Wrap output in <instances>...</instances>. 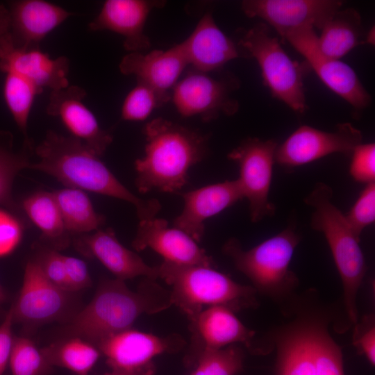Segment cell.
<instances>
[{
  "label": "cell",
  "mask_w": 375,
  "mask_h": 375,
  "mask_svg": "<svg viewBox=\"0 0 375 375\" xmlns=\"http://www.w3.org/2000/svg\"><path fill=\"white\" fill-rule=\"evenodd\" d=\"M22 225L8 211L0 208V257L11 253L22 237Z\"/></svg>",
  "instance_id": "f35d334b"
},
{
  "label": "cell",
  "mask_w": 375,
  "mask_h": 375,
  "mask_svg": "<svg viewBox=\"0 0 375 375\" xmlns=\"http://www.w3.org/2000/svg\"><path fill=\"white\" fill-rule=\"evenodd\" d=\"M52 193L70 235L86 234L99 229L103 224V217L95 211L83 190L65 188Z\"/></svg>",
  "instance_id": "4316f807"
},
{
  "label": "cell",
  "mask_w": 375,
  "mask_h": 375,
  "mask_svg": "<svg viewBox=\"0 0 375 375\" xmlns=\"http://www.w3.org/2000/svg\"><path fill=\"white\" fill-rule=\"evenodd\" d=\"M165 1L107 0L98 15L89 24L91 31H110L124 37V47L131 52H141L151 46L144 33L147 18Z\"/></svg>",
  "instance_id": "ac0fdd59"
},
{
  "label": "cell",
  "mask_w": 375,
  "mask_h": 375,
  "mask_svg": "<svg viewBox=\"0 0 375 375\" xmlns=\"http://www.w3.org/2000/svg\"><path fill=\"white\" fill-rule=\"evenodd\" d=\"M299 242L300 236L290 224L249 250L243 249L238 240L231 238L223 251L252 282L256 292L278 297L287 294L297 283L290 264Z\"/></svg>",
  "instance_id": "8992f818"
},
{
  "label": "cell",
  "mask_w": 375,
  "mask_h": 375,
  "mask_svg": "<svg viewBox=\"0 0 375 375\" xmlns=\"http://www.w3.org/2000/svg\"><path fill=\"white\" fill-rule=\"evenodd\" d=\"M155 281L145 278L134 292L124 281L103 280L91 301L72 318L67 333L97 347L108 338L131 328L142 314L167 309L172 305L170 292Z\"/></svg>",
  "instance_id": "7a4b0ae2"
},
{
  "label": "cell",
  "mask_w": 375,
  "mask_h": 375,
  "mask_svg": "<svg viewBox=\"0 0 375 375\" xmlns=\"http://www.w3.org/2000/svg\"><path fill=\"white\" fill-rule=\"evenodd\" d=\"M136 251L150 248L164 258V261L183 265L213 267L212 259L192 237L167 220L156 217L140 221L132 242Z\"/></svg>",
  "instance_id": "e0dca14e"
},
{
  "label": "cell",
  "mask_w": 375,
  "mask_h": 375,
  "mask_svg": "<svg viewBox=\"0 0 375 375\" xmlns=\"http://www.w3.org/2000/svg\"><path fill=\"white\" fill-rule=\"evenodd\" d=\"M6 299V294L4 292L3 289L2 288V286L0 284V304L3 303Z\"/></svg>",
  "instance_id": "bcb514c9"
},
{
  "label": "cell",
  "mask_w": 375,
  "mask_h": 375,
  "mask_svg": "<svg viewBox=\"0 0 375 375\" xmlns=\"http://www.w3.org/2000/svg\"><path fill=\"white\" fill-rule=\"evenodd\" d=\"M168 101L147 85L137 82L126 96L121 109L122 119L125 121L145 120L157 108Z\"/></svg>",
  "instance_id": "e575fe53"
},
{
  "label": "cell",
  "mask_w": 375,
  "mask_h": 375,
  "mask_svg": "<svg viewBox=\"0 0 375 375\" xmlns=\"http://www.w3.org/2000/svg\"><path fill=\"white\" fill-rule=\"evenodd\" d=\"M156 268L158 278L172 287V305L190 320L211 306H224L235 312L257 305L253 287L241 285L212 267L163 261Z\"/></svg>",
  "instance_id": "277c9868"
},
{
  "label": "cell",
  "mask_w": 375,
  "mask_h": 375,
  "mask_svg": "<svg viewBox=\"0 0 375 375\" xmlns=\"http://www.w3.org/2000/svg\"><path fill=\"white\" fill-rule=\"evenodd\" d=\"M362 141V132L349 122L340 124L333 132L303 125L278 144L275 162L294 168L335 153L351 155Z\"/></svg>",
  "instance_id": "7c38bea8"
},
{
  "label": "cell",
  "mask_w": 375,
  "mask_h": 375,
  "mask_svg": "<svg viewBox=\"0 0 375 375\" xmlns=\"http://www.w3.org/2000/svg\"><path fill=\"white\" fill-rule=\"evenodd\" d=\"M105 375H133V374L111 370L110 372L106 373Z\"/></svg>",
  "instance_id": "f6af8a7d"
},
{
  "label": "cell",
  "mask_w": 375,
  "mask_h": 375,
  "mask_svg": "<svg viewBox=\"0 0 375 375\" xmlns=\"http://www.w3.org/2000/svg\"><path fill=\"white\" fill-rule=\"evenodd\" d=\"M35 260L51 283L67 292H71L62 254L56 249H46L40 252Z\"/></svg>",
  "instance_id": "74e56055"
},
{
  "label": "cell",
  "mask_w": 375,
  "mask_h": 375,
  "mask_svg": "<svg viewBox=\"0 0 375 375\" xmlns=\"http://www.w3.org/2000/svg\"><path fill=\"white\" fill-rule=\"evenodd\" d=\"M285 40L305 58L310 69L321 81L353 108L356 115L369 106L371 96L355 71L347 63L326 57L320 51L312 26L290 31L285 36Z\"/></svg>",
  "instance_id": "30bf717a"
},
{
  "label": "cell",
  "mask_w": 375,
  "mask_h": 375,
  "mask_svg": "<svg viewBox=\"0 0 375 375\" xmlns=\"http://www.w3.org/2000/svg\"><path fill=\"white\" fill-rule=\"evenodd\" d=\"M68 294L44 276L35 260L28 261L19 296L10 308L13 322L37 325L58 319L67 308Z\"/></svg>",
  "instance_id": "5bb4252c"
},
{
  "label": "cell",
  "mask_w": 375,
  "mask_h": 375,
  "mask_svg": "<svg viewBox=\"0 0 375 375\" xmlns=\"http://www.w3.org/2000/svg\"><path fill=\"white\" fill-rule=\"evenodd\" d=\"M333 190L319 182L305 198L312 207L310 227L322 233L330 247L341 277L346 312L351 323L358 322L356 299L367 267L358 238L348 224L344 214L333 203Z\"/></svg>",
  "instance_id": "5b68a950"
},
{
  "label": "cell",
  "mask_w": 375,
  "mask_h": 375,
  "mask_svg": "<svg viewBox=\"0 0 375 375\" xmlns=\"http://www.w3.org/2000/svg\"><path fill=\"white\" fill-rule=\"evenodd\" d=\"M238 87V80L231 74L215 78L193 69L176 83L171 99L181 116H197L210 122L222 115L230 116L238 112L239 103L232 93Z\"/></svg>",
  "instance_id": "9c48e42d"
},
{
  "label": "cell",
  "mask_w": 375,
  "mask_h": 375,
  "mask_svg": "<svg viewBox=\"0 0 375 375\" xmlns=\"http://www.w3.org/2000/svg\"><path fill=\"white\" fill-rule=\"evenodd\" d=\"M315 375H344L339 346L322 325L312 324Z\"/></svg>",
  "instance_id": "836d02e7"
},
{
  "label": "cell",
  "mask_w": 375,
  "mask_h": 375,
  "mask_svg": "<svg viewBox=\"0 0 375 375\" xmlns=\"http://www.w3.org/2000/svg\"><path fill=\"white\" fill-rule=\"evenodd\" d=\"M184 206L174 219L176 227L199 242L204 233V222L244 199L237 181H225L181 194Z\"/></svg>",
  "instance_id": "ffe728a7"
},
{
  "label": "cell",
  "mask_w": 375,
  "mask_h": 375,
  "mask_svg": "<svg viewBox=\"0 0 375 375\" xmlns=\"http://www.w3.org/2000/svg\"><path fill=\"white\" fill-rule=\"evenodd\" d=\"M190 321L191 344L196 358L207 349H219L238 343L250 347L255 334L232 310L224 306L206 308Z\"/></svg>",
  "instance_id": "cb8c5ba5"
},
{
  "label": "cell",
  "mask_w": 375,
  "mask_h": 375,
  "mask_svg": "<svg viewBox=\"0 0 375 375\" xmlns=\"http://www.w3.org/2000/svg\"><path fill=\"white\" fill-rule=\"evenodd\" d=\"M277 146L273 139L248 138L228 154V159L239 167L237 181L249 202L250 219L254 223L274 215L276 211L269 194Z\"/></svg>",
  "instance_id": "ba28073f"
},
{
  "label": "cell",
  "mask_w": 375,
  "mask_h": 375,
  "mask_svg": "<svg viewBox=\"0 0 375 375\" xmlns=\"http://www.w3.org/2000/svg\"><path fill=\"white\" fill-rule=\"evenodd\" d=\"M344 215L354 234L360 239L363 230L375 222V182L366 184Z\"/></svg>",
  "instance_id": "d590c367"
},
{
  "label": "cell",
  "mask_w": 375,
  "mask_h": 375,
  "mask_svg": "<svg viewBox=\"0 0 375 375\" xmlns=\"http://www.w3.org/2000/svg\"><path fill=\"white\" fill-rule=\"evenodd\" d=\"M10 33L18 48L40 49L43 39L73 13L43 0H18L8 2Z\"/></svg>",
  "instance_id": "7402d4cb"
},
{
  "label": "cell",
  "mask_w": 375,
  "mask_h": 375,
  "mask_svg": "<svg viewBox=\"0 0 375 375\" xmlns=\"http://www.w3.org/2000/svg\"><path fill=\"white\" fill-rule=\"evenodd\" d=\"M9 365L11 375H49L53 372L41 349L24 337H13Z\"/></svg>",
  "instance_id": "1f68e13d"
},
{
  "label": "cell",
  "mask_w": 375,
  "mask_h": 375,
  "mask_svg": "<svg viewBox=\"0 0 375 375\" xmlns=\"http://www.w3.org/2000/svg\"><path fill=\"white\" fill-rule=\"evenodd\" d=\"M0 70L22 76L42 91L46 88L57 90L69 85L67 57L52 58L40 49L16 47L10 32L0 35Z\"/></svg>",
  "instance_id": "9a60e30c"
},
{
  "label": "cell",
  "mask_w": 375,
  "mask_h": 375,
  "mask_svg": "<svg viewBox=\"0 0 375 375\" xmlns=\"http://www.w3.org/2000/svg\"><path fill=\"white\" fill-rule=\"evenodd\" d=\"M238 45L244 57L256 60L263 83L272 95L294 111L303 113L307 105L303 81L306 72L310 69L308 64L292 60L279 40L271 35L269 26L262 22L249 29Z\"/></svg>",
  "instance_id": "52a82bcc"
},
{
  "label": "cell",
  "mask_w": 375,
  "mask_h": 375,
  "mask_svg": "<svg viewBox=\"0 0 375 375\" xmlns=\"http://www.w3.org/2000/svg\"><path fill=\"white\" fill-rule=\"evenodd\" d=\"M354 329L353 337V344L360 350L369 362L375 363V326L372 315L365 316L358 323Z\"/></svg>",
  "instance_id": "ab89813d"
},
{
  "label": "cell",
  "mask_w": 375,
  "mask_h": 375,
  "mask_svg": "<svg viewBox=\"0 0 375 375\" xmlns=\"http://www.w3.org/2000/svg\"><path fill=\"white\" fill-rule=\"evenodd\" d=\"M320 30L318 47L330 58L340 60L356 47L364 44L361 17L353 8L337 10Z\"/></svg>",
  "instance_id": "d4e9b609"
},
{
  "label": "cell",
  "mask_w": 375,
  "mask_h": 375,
  "mask_svg": "<svg viewBox=\"0 0 375 375\" xmlns=\"http://www.w3.org/2000/svg\"><path fill=\"white\" fill-rule=\"evenodd\" d=\"M192 375H235L242 367L243 353L235 344L207 349L197 356Z\"/></svg>",
  "instance_id": "d6a6232c"
},
{
  "label": "cell",
  "mask_w": 375,
  "mask_h": 375,
  "mask_svg": "<svg viewBox=\"0 0 375 375\" xmlns=\"http://www.w3.org/2000/svg\"><path fill=\"white\" fill-rule=\"evenodd\" d=\"M41 351L52 367L66 368L75 375H88L101 355L94 345L77 337L57 341Z\"/></svg>",
  "instance_id": "f1b7e54d"
},
{
  "label": "cell",
  "mask_w": 375,
  "mask_h": 375,
  "mask_svg": "<svg viewBox=\"0 0 375 375\" xmlns=\"http://www.w3.org/2000/svg\"><path fill=\"white\" fill-rule=\"evenodd\" d=\"M76 249L88 257L97 258L116 278L125 281L138 276L156 280V266L151 267L135 252L126 248L110 228L98 229L74 239Z\"/></svg>",
  "instance_id": "44dd1931"
},
{
  "label": "cell",
  "mask_w": 375,
  "mask_h": 375,
  "mask_svg": "<svg viewBox=\"0 0 375 375\" xmlns=\"http://www.w3.org/2000/svg\"><path fill=\"white\" fill-rule=\"evenodd\" d=\"M349 174L357 182L368 184L375 182V144L358 145L353 150Z\"/></svg>",
  "instance_id": "8d00e7d4"
},
{
  "label": "cell",
  "mask_w": 375,
  "mask_h": 375,
  "mask_svg": "<svg viewBox=\"0 0 375 375\" xmlns=\"http://www.w3.org/2000/svg\"><path fill=\"white\" fill-rule=\"evenodd\" d=\"M144 156L136 160L135 184L140 192L153 189L175 192L187 183L190 169L201 160L206 138L163 118H156L144 128Z\"/></svg>",
  "instance_id": "3957f363"
},
{
  "label": "cell",
  "mask_w": 375,
  "mask_h": 375,
  "mask_svg": "<svg viewBox=\"0 0 375 375\" xmlns=\"http://www.w3.org/2000/svg\"><path fill=\"white\" fill-rule=\"evenodd\" d=\"M374 26L372 28L368 33L366 35V38L364 40V43L369 44H374Z\"/></svg>",
  "instance_id": "ee69618b"
},
{
  "label": "cell",
  "mask_w": 375,
  "mask_h": 375,
  "mask_svg": "<svg viewBox=\"0 0 375 375\" xmlns=\"http://www.w3.org/2000/svg\"><path fill=\"white\" fill-rule=\"evenodd\" d=\"M188 65L178 43L166 50L131 52L123 57L119 67L122 74L135 76L138 82L151 88L169 101L170 90Z\"/></svg>",
  "instance_id": "d6986e66"
},
{
  "label": "cell",
  "mask_w": 375,
  "mask_h": 375,
  "mask_svg": "<svg viewBox=\"0 0 375 375\" xmlns=\"http://www.w3.org/2000/svg\"><path fill=\"white\" fill-rule=\"evenodd\" d=\"M63 260L71 292L91 285L90 275L85 262L79 258L64 255Z\"/></svg>",
  "instance_id": "60d3db41"
},
{
  "label": "cell",
  "mask_w": 375,
  "mask_h": 375,
  "mask_svg": "<svg viewBox=\"0 0 375 375\" xmlns=\"http://www.w3.org/2000/svg\"><path fill=\"white\" fill-rule=\"evenodd\" d=\"M22 208L54 249L69 244L71 235L65 226L52 192L40 191L29 195L24 199Z\"/></svg>",
  "instance_id": "484cf974"
},
{
  "label": "cell",
  "mask_w": 375,
  "mask_h": 375,
  "mask_svg": "<svg viewBox=\"0 0 375 375\" xmlns=\"http://www.w3.org/2000/svg\"><path fill=\"white\" fill-rule=\"evenodd\" d=\"M192 69L209 73L243 56L241 49L216 24L210 12L199 21L192 33L180 42Z\"/></svg>",
  "instance_id": "603a6c76"
},
{
  "label": "cell",
  "mask_w": 375,
  "mask_h": 375,
  "mask_svg": "<svg viewBox=\"0 0 375 375\" xmlns=\"http://www.w3.org/2000/svg\"><path fill=\"white\" fill-rule=\"evenodd\" d=\"M13 322L12 310L10 309L0 325V375H3L9 362L13 337L12 326Z\"/></svg>",
  "instance_id": "b9f144b4"
},
{
  "label": "cell",
  "mask_w": 375,
  "mask_h": 375,
  "mask_svg": "<svg viewBox=\"0 0 375 375\" xmlns=\"http://www.w3.org/2000/svg\"><path fill=\"white\" fill-rule=\"evenodd\" d=\"M85 90L77 85L51 91L48 115L58 117L71 136L81 140L99 156L112 141V135L101 128L92 112L85 105Z\"/></svg>",
  "instance_id": "2e32d148"
},
{
  "label": "cell",
  "mask_w": 375,
  "mask_h": 375,
  "mask_svg": "<svg viewBox=\"0 0 375 375\" xmlns=\"http://www.w3.org/2000/svg\"><path fill=\"white\" fill-rule=\"evenodd\" d=\"M278 375H315L312 324L294 329L282 340Z\"/></svg>",
  "instance_id": "83f0119b"
},
{
  "label": "cell",
  "mask_w": 375,
  "mask_h": 375,
  "mask_svg": "<svg viewBox=\"0 0 375 375\" xmlns=\"http://www.w3.org/2000/svg\"><path fill=\"white\" fill-rule=\"evenodd\" d=\"M32 151L33 145L25 143L15 149L12 134L0 130V204L11 210L17 209L11 191L14 178L19 171L28 169Z\"/></svg>",
  "instance_id": "f546056e"
},
{
  "label": "cell",
  "mask_w": 375,
  "mask_h": 375,
  "mask_svg": "<svg viewBox=\"0 0 375 375\" xmlns=\"http://www.w3.org/2000/svg\"><path fill=\"white\" fill-rule=\"evenodd\" d=\"M42 91L25 78L12 73L6 74L3 94L6 103L18 128L23 133L24 143L32 144L28 137V117L35 97Z\"/></svg>",
  "instance_id": "4dcf8cb0"
},
{
  "label": "cell",
  "mask_w": 375,
  "mask_h": 375,
  "mask_svg": "<svg viewBox=\"0 0 375 375\" xmlns=\"http://www.w3.org/2000/svg\"><path fill=\"white\" fill-rule=\"evenodd\" d=\"M10 12L3 4L0 3V35L10 32Z\"/></svg>",
  "instance_id": "7bdbcfd3"
},
{
  "label": "cell",
  "mask_w": 375,
  "mask_h": 375,
  "mask_svg": "<svg viewBox=\"0 0 375 375\" xmlns=\"http://www.w3.org/2000/svg\"><path fill=\"white\" fill-rule=\"evenodd\" d=\"M342 5L338 0H245L241 6L248 17H259L271 25L283 42L292 30L303 26L320 30Z\"/></svg>",
  "instance_id": "4fadbf2b"
},
{
  "label": "cell",
  "mask_w": 375,
  "mask_h": 375,
  "mask_svg": "<svg viewBox=\"0 0 375 375\" xmlns=\"http://www.w3.org/2000/svg\"><path fill=\"white\" fill-rule=\"evenodd\" d=\"M185 344L178 334L159 337L129 328L108 338L97 348L106 357V363L112 371L151 375L155 357L178 351Z\"/></svg>",
  "instance_id": "8fae6325"
},
{
  "label": "cell",
  "mask_w": 375,
  "mask_h": 375,
  "mask_svg": "<svg viewBox=\"0 0 375 375\" xmlns=\"http://www.w3.org/2000/svg\"><path fill=\"white\" fill-rule=\"evenodd\" d=\"M38 158L28 169L55 177L67 188L90 191L127 201L134 206L140 221L156 217L160 209L156 199H142L128 190L81 140L48 131L35 148Z\"/></svg>",
  "instance_id": "6da1fadb"
}]
</instances>
